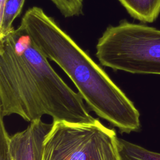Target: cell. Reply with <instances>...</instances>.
I'll list each match as a JSON object with an SVG mask.
<instances>
[{"label":"cell","mask_w":160,"mask_h":160,"mask_svg":"<svg viewBox=\"0 0 160 160\" xmlns=\"http://www.w3.org/2000/svg\"><path fill=\"white\" fill-rule=\"evenodd\" d=\"M0 117V160H42L44 141L52 123L33 121L20 132L10 135Z\"/></svg>","instance_id":"obj_5"},{"label":"cell","mask_w":160,"mask_h":160,"mask_svg":"<svg viewBox=\"0 0 160 160\" xmlns=\"http://www.w3.org/2000/svg\"><path fill=\"white\" fill-rule=\"evenodd\" d=\"M25 0H6L0 12V38L6 36L14 28L12 22L20 14Z\"/></svg>","instance_id":"obj_8"},{"label":"cell","mask_w":160,"mask_h":160,"mask_svg":"<svg viewBox=\"0 0 160 160\" xmlns=\"http://www.w3.org/2000/svg\"><path fill=\"white\" fill-rule=\"evenodd\" d=\"M118 149L121 160H160V152L151 151L119 138Z\"/></svg>","instance_id":"obj_7"},{"label":"cell","mask_w":160,"mask_h":160,"mask_svg":"<svg viewBox=\"0 0 160 160\" xmlns=\"http://www.w3.org/2000/svg\"><path fill=\"white\" fill-rule=\"evenodd\" d=\"M113 128L99 119L52 122L43 142L42 160H121Z\"/></svg>","instance_id":"obj_4"},{"label":"cell","mask_w":160,"mask_h":160,"mask_svg":"<svg viewBox=\"0 0 160 160\" xmlns=\"http://www.w3.org/2000/svg\"><path fill=\"white\" fill-rule=\"evenodd\" d=\"M12 114L29 122L44 115L52 122L96 119L21 25L0 38V117Z\"/></svg>","instance_id":"obj_1"},{"label":"cell","mask_w":160,"mask_h":160,"mask_svg":"<svg viewBox=\"0 0 160 160\" xmlns=\"http://www.w3.org/2000/svg\"><path fill=\"white\" fill-rule=\"evenodd\" d=\"M134 18L152 22L160 12V0H118Z\"/></svg>","instance_id":"obj_6"},{"label":"cell","mask_w":160,"mask_h":160,"mask_svg":"<svg viewBox=\"0 0 160 160\" xmlns=\"http://www.w3.org/2000/svg\"><path fill=\"white\" fill-rule=\"evenodd\" d=\"M96 56L114 71L160 75V30L122 20L98 39Z\"/></svg>","instance_id":"obj_3"},{"label":"cell","mask_w":160,"mask_h":160,"mask_svg":"<svg viewBox=\"0 0 160 160\" xmlns=\"http://www.w3.org/2000/svg\"><path fill=\"white\" fill-rule=\"evenodd\" d=\"M66 18L79 16L82 13L83 0H50Z\"/></svg>","instance_id":"obj_9"},{"label":"cell","mask_w":160,"mask_h":160,"mask_svg":"<svg viewBox=\"0 0 160 160\" xmlns=\"http://www.w3.org/2000/svg\"><path fill=\"white\" fill-rule=\"evenodd\" d=\"M6 0H0V12L2 11Z\"/></svg>","instance_id":"obj_10"},{"label":"cell","mask_w":160,"mask_h":160,"mask_svg":"<svg viewBox=\"0 0 160 160\" xmlns=\"http://www.w3.org/2000/svg\"><path fill=\"white\" fill-rule=\"evenodd\" d=\"M20 25L47 58L67 74L91 111L121 133L140 129V114L132 101L42 8H29Z\"/></svg>","instance_id":"obj_2"}]
</instances>
